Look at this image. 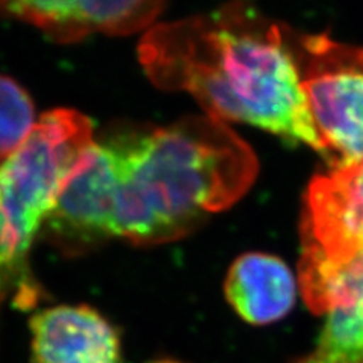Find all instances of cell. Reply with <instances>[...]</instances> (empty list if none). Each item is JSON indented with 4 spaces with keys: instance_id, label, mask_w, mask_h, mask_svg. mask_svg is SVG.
<instances>
[{
    "instance_id": "cell-7",
    "label": "cell",
    "mask_w": 363,
    "mask_h": 363,
    "mask_svg": "<svg viewBox=\"0 0 363 363\" xmlns=\"http://www.w3.org/2000/svg\"><path fill=\"white\" fill-rule=\"evenodd\" d=\"M35 363H123L116 327L86 304H61L30 318Z\"/></svg>"
},
{
    "instance_id": "cell-3",
    "label": "cell",
    "mask_w": 363,
    "mask_h": 363,
    "mask_svg": "<svg viewBox=\"0 0 363 363\" xmlns=\"http://www.w3.org/2000/svg\"><path fill=\"white\" fill-rule=\"evenodd\" d=\"M94 144L91 120L60 108L43 113L26 143L0 162V297L17 286L16 301L25 309L37 300L30 247Z\"/></svg>"
},
{
    "instance_id": "cell-8",
    "label": "cell",
    "mask_w": 363,
    "mask_h": 363,
    "mask_svg": "<svg viewBox=\"0 0 363 363\" xmlns=\"http://www.w3.org/2000/svg\"><path fill=\"white\" fill-rule=\"evenodd\" d=\"M224 291L232 308L247 323L265 325L291 312L297 285L289 267L280 257L247 253L232 264Z\"/></svg>"
},
{
    "instance_id": "cell-9",
    "label": "cell",
    "mask_w": 363,
    "mask_h": 363,
    "mask_svg": "<svg viewBox=\"0 0 363 363\" xmlns=\"http://www.w3.org/2000/svg\"><path fill=\"white\" fill-rule=\"evenodd\" d=\"M295 363H363V306L328 312L315 348Z\"/></svg>"
},
{
    "instance_id": "cell-1",
    "label": "cell",
    "mask_w": 363,
    "mask_h": 363,
    "mask_svg": "<svg viewBox=\"0 0 363 363\" xmlns=\"http://www.w3.org/2000/svg\"><path fill=\"white\" fill-rule=\"evenodd\" d=\"M82 182L106 240H182L242 199L257 157L229 124L208 116L168 126L123 124L96 140Z\"/></svg>"
},
{
    "instance_id": "cell-6",
    "label": "cell",
    "mask_w": 363,
    "mask_h": 363,
    "mask_svg": "<svg viewBox=\"0 0 363 363\" xmlns=\"http://www.w3.org/2000/svg\"><path fill=\"white\" fill-rule=\"evenodd\" d=\"M165 5L167 0H0V17L67 44L94 33L126 37L147 30Z\"/></svg>"
},
{
    "instance_id": "cell-11",
    "label": "cell",
    "mask_w": 363,
    "mask_h": 363,
    "mask_svg": "<svg viewBox=\"0 0 363 363\" xmlns=\"http://www.w3.org/2000/svg\"><path fill=\"white\" fill-rule=\"evenodd\" d=\"M153 363H180V362H176V360H157V362H153Z\"/></svg>"
},
{
    "instance_id": "cell-10",
    "label": "cell",
    "mask_w": 363,
    "mask_h": 363,
    "mask_svg": "<svg viewBox=\"0 0 363 363\" xmlns=\"http://www.w3.org/2000/svg\"><path fill=\"white\" fill-rule=\"evenodd\" d=\"M37 123L28 91L13 77L0 74V162L26 143Z\"/></svg>"
},
{
    "instance_id": "cell-4",
    "label": "cell",
    "mask_w": 363,
    "mask_h": 363,
    "mask_svg": "<svg viewBox=\"0 0 363 363\" xmlns=\"http://www.w3.org/2000/svg\"><path fill=\"white\" fill-rule=\"evenodd\" d=\"M300 286L309 308L363 306V161L328 169L303 199Z\"/></svg>"
},
{
    "instance_id": "cell-5",
    "label": "cell",
    "mask_w": 363,
    "mask_h": 363,
    "mask_svg": "<svg viewBox=\"0 0 363 363\" xmlns=\"http://www.w3.org/2000/svg\"><path fill=\"white\" fill-rule=\"evenodd\" d=\"M301 85L328 169L363 161V45L294 38Z\"/></svg>"
},
{
    "instance_id": "cell-2",
    "label": "cell",
    "mask_w": 363,
    "mask_h": 363,
    "mask_svg": "<svg viewBox=\"0 0 363 363\" xmlns=\"http://www.w3.org/2000/svg\"><path fill=\"white\" fill-rule=\"evenodd\" d=\"M138 58L157 88L194 97L204 116L250 124L320 153L292 33L245 0L153 25Z\"/></svg>"
}]
</instances>
